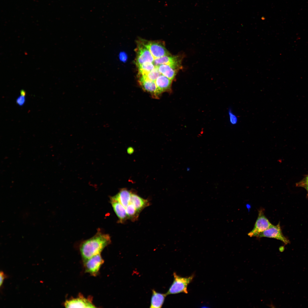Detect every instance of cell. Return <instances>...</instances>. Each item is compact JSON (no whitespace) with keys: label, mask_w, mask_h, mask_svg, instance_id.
Instances as JSON below:
<instances>
[{"label":"cell","mask_w":308,"mask_h":308,"mask_svg":"<svg viewBox=\"0 0 308 308\" xmlns=\"http://www.w3.org/2000/svg\"><path fill=\"white\" fill-rule=\"evenodd\" d=\"M111 242L110 236L98 230L93 237L84 241L80 245V252L83 261L101 254Z\"/></svg>","instance_id":"1"},{"label":"cell","mask_w":308,"mask_h":308,"mask_svg":"<svg viewBox=\"0 0 308 308\" xmlns=\"http://www.w3.org/2000/svg\"><path fill=\"white\" fill-rule=\"evenodd\" d=\"M173 281L166 294L167 295L175 294L180 293H188L187 287L192 281L194 277V274L186 277H183L177 275L176 272L173 273Z\"/></svg>","instance_id":"2"},{"label":"cell","mask_w":308,"mask_h":308,"mask_svg":"<svg viewBox=\"0 0 308 308\" xmlns=\"http://www.w3.org/2000/svg\"><path fill=\"white\" fill-rule=\"evenodd\" d=\"M264 210L262 208L258 210V216L253 229L248 234L250 237H256L260 233L265 231L272 224L264 214Z\"/></svg>","instance_id":"3"},{"label":"cell","mask_w":308,"mask_h":308,"mask_svg":"<svg viewBox=\"0 0 308 308\" xmlns=\"http://www.w3.org/2000/svg\"><path fill=\"white\" fill-rule=\"evenodd\" d=\"M83 262L85 272L95 276L98 274L104 261L100 254Z\"/></svg>","instance_id":"4"},{"label":"cell","mask_w":308,"mask_h":308,"mask_svg":"<svg viewBox=\"0 0 308 308\" xmlns=\"http://www.w3.org/2000/svg\"><path fill=\"white\" fill-rule=\"evenodd\" d=\"M256 237L274 238L281 241L285 244H288L290 242L289 240L283 235L279 222L276 225L272 224L268 228L260 233Z\"/></svg>","instance_id":"5"},{"label":"cell","mask_w":308,"mask_h":308,"mask_svg":"<svg viewBox=\"0 0 308 308\" xmlns=\"http://www.w3.org/2000/svg\"><path fill=\"white\" fill-rule=\"evenodd\" d=\"M64 305L66 308H95L96 306L92 301V298L89 297L86 298L82 295L80 294L78 296L66 300Z\"/></svg>","instance_id":"6"},{"label":"cell","mask_w":308,"mask_h":308,"mask_svg":"<svg viewBox=\"0 0 308 308\" xmlns=\"http://www.w3.org/2000/svg\"><path fill=\"white\" fill-rule=\"evenodd\" d=\"M181 59L179 56H165L154 59L153 63L155 66L161 64L169 66L177 70L181 67Z\"/></svg>","instance_id":"7"},{"label":"cell","mask_w":308,"mask_h":308,"mask_svg":"<svg viewBox=\"0 0 308 308\" xmlns=\"http://www.w3.org/2000/svg\"><path fill=\"white\" fill-rule=\"evenodd\" d=\"M149 50L154 59L165 56L169 55L170 54L164 45L160 42L156 41H148L143 42Z\"/></svg>","instance_id":"8"},{"label":"cell","mask_w":308,"mask_h":308,"mask_svg":"<svg viewBox=\"0 0 308 308\" xmlns=\"http://www.w3.org/2000/svg\"><path fill=\"white\" fill-rule=\"evenodd\" d=\"M137 50L136 63L137 66L146 62H153L154 57L143 42L139 44Z\"/></svg>","instance_id":"9"},{"label":"cell","mask_w":308,"mask_h":308,"mask_svg":"<svg viewBox=\"0 0 308 308\" xmlns=\"http://www.w3.org/2000/svg\"><path fill=\"white\" fill-rule=\"evenodd\" d=\"M110 202L118 218L119 222L123 223L128 219L126 210L121 203L113 196L110 198Z\"/></svg>","instance_id":"10"},{"label":"cell","mask_w":308,"mask_h":308,"mask_svg":"<svg viewBox=\"0 0 308 308\" xmlns=\"http://www.w3.org/2000/svg\"><path fill=\"white\" fill-rule=\"evenodd\" d=\"M139 81L143 89L153 96L157 97L160 94L155 81L148 79L141 76L139 77Z\"/></svg>","instance_id":"11"},{"label":"cell","mask_w":308,"mask_h":308,"mask_svg":"<svg viewBox=\"0 0 308 308\" xmlns=\"http://www.w3.org/2000/svg\"><path fill=\"white\" fill-rule=\"evenodd\" d=\"M155 82L160 94L171 89L172 80L162 74L157 77Z\"/></svg>","instance_id":"12"},{"label":"cell","mask_w":308,"mask_h":308,"mask_svg":"<svg viewBox=\"0 0 308 308\" xmlns=\"http://www.w3.org/2000/svg\"><path fill=\"white\" fill-rule=\"evenodd\" d=\"M167 295L166 293L164 294L159 293L154 289H153L150 307L151 308H161L164 303Z\"/></svg>","instance_id":"13"},{"label":"cell","mask_w":308,"mask_h":308,"mask_svg":"<svg viewBox=\"0 0 308 308\" xmlns=\"http://www.w3.org/2000/svg\"><path fill=\"white\" fill-rule=\"evenodd\" d=\"M130 201L137 211L140 213L142 210L149 205L148 200L142 198L132 191Z\"/></svg>","instance_id":"14"},{"label":"cell","mask_w":308,"mask_h":308,"mask_svg":"<svg viewBox=\"0 0 308 308\" xmlns=\"http://www.w3.org/2000/svg\"><path fill=\"white\" fill-rule=\"evenodd\" d=\"M157 66L159 72L162 74L172 80L175 78L177 73V70L166 64H161Z\"/></svg>","instance_id":"15"},{"label":"cell","mask_w":308,"mask_h":308,"mask_svg":"<svg viewBox=\"0 0 308 308\" xmlns=\"http://www.w3.org/2000/svg\"><path fill=\"white\" fill-rule=\"evenodd\" d=\"M139 75H145L151 72L155 67L153 63L145 62L137 66Z\"/></svg>","instance_id":"16"},{"label":"cell","mask_w":308,"mask_h":308,"mask_svg":"<svg viewBox=\"0 0 308 308\" xmlns=\"http://www.w3.org/2000/svg\"><path fill=\"white\" fill-rule=\"evenodd\" d=\"M161 74L159 72L157 66H155L151 72L145 75H139L151 80L155 81L157 77Z\"/></svg>","instance_id":"17"},{"label":"cell","mask_w":308,"mask_h":308,"mask_svg":"<svg viewBox=\"0 0 308 308\" xmlns=\"http://www.w3.org/2000/svg\"><path fill=\"white\" fill-rule=\"evenodd\" d=\"M228 114L230 123L232 125L237 124L238 122V118L237 116L232 112L231 108L229 109Z\"/></svg>","instance_id":"18"},{"label":"cell","mask_w":308,"mask_h":308,"mask_svg":"<svg viewBox=\"0 0 308 308\" xmlns=\"http://www.w3.org/2000/svg\"><path fill=\"white\" fill-rule=\"evenodd\" d=\"M308 184V174L300 181L296 184L297 187H302L304 185Z\"/></svg>","instance_id":"19"},{"label":"cell","mask_w":308,"mask_h":308,"mask_svg":"<svg viewBox=\"0 0 308 308\" xmlns=\"http://www.w3.org/2000/svg\"><path fill=\"white\" fill-rule=\"evenodd\" d=\"M25 102V96L21 95L17 99L16 102L20 106H22Z\"/></svg>","instance_id":"20"},{"label":"cell","mask_w":308,"mask_h":308,"mask_svg":"<svg viewBox=\"0 0 308 308\" xmlns=\"http://www.w3.org/2000/svg\"><path fill=\"white\" fill-rule=\"evenodd\" d=\"M0 286H1L3 284L4 279L6 277V276L2 271H1L0 273Z\"/></svg>","instance_id":"21"},{"label":"cell","mask_w":308,"mask_h":308,"mask_svg":"<svg viewBox=\"0 0 308 308\" xmlns=\"http://www.w3.org/2000/svg\"><path fill=\"white\" fill-rule=\"evenodd\" d=\"M119 58L121 61H124L126 59L127 56L124 53L121 52L119 54Z\"/></svg>","instance_id":"22"},{"label":"cell","mask_w":308,"mask_h":308,"mask_svg":"<svg viewBox=\"0 0 308 308\" xmlns=\"http://www.w3.org/2000/svg\"><path fill=\"white\" fill-rule=\"evenodd\" d=\"M127 151L128 153L131 154L133 152V150L132 148L129 147L128 148Z\"/></svg>","instance_id":"23"},{"label":"cell","mask_w":308,"mask_h":308,"mask_svg":"<svg viewBox=\"0 0 308 308\" xmlns=\"http://www.w3.org/2000/svg\"><path fill=\"white\" fill-rule=\"evenodd\" d=\"M302 187L305 188L307 191V196H308V184L304 185Z\"/></svg>","instance_id":"24"},{"label":"cell","mask_w":308,"mask_h":308,"mask_svg":"<svg viewBox=\"0 0 308 308\" xmlns=\"http://www.w3.org/2000/svg\"><path fill=\"white\" fill-rule=\"evenodd\" d=\"M21 95L25 96V92L23 90H22L21 91Z\"/></svg>","instance_id":"25"}]
</instances>
